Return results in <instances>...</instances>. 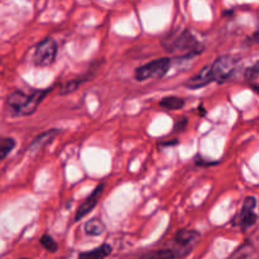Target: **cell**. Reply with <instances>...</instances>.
<instances>
[{"mask_svg": "<svg viewBox=\"0 0 259 259\" xmlns=\"http://www.w3.org/2000/svg\"><path fill=\"white\" fill-rule=\"evenodd\" d=\"M245 76H247L248 80H254L259 76V63H255L254 66L249 67L245 72Z\"/></svg>", "mask_w": 259, "mask_h": 259, "instance_id": "19", "label": "cell"}, {"mask_svg": "<svg viewBox=\"0 0 259 259\" xmlns=\"http://www.w3.org/2000/svg\"><path fill=\"white\" fill-rule=\"evenodd\" d=\"M88 78H89V77L82 78V80H80V78H78V80L68 81L67 83H65V85H63V86H61V91H60V94H61V95H67V94L73 93V91L77 90L78 86H80L81 83L83 82V81L88 80Z\"/></svg>", "mask_w": 259, "mask_h": 259, "instance_id": "17", "label": "cell"}, {"mask_svg": "<svg viewBox=\"0 0 259 259\" xmlns=\"http://www.w3.org/2000/svg\"><path fill=\"white\" fill-rule=\"evenodd\" d=\"M212 81L214 80H212L211 68H210V66H206V67L202 68L199 73L192 76V77L185 83V85H186L189 89H200L209 85V83L212 82Z\"/></svg>", "mask_w": 259, "mask_h": 259, "instance_id": "9", "label": "cell"}, {"mask_svg": "<svg viewBox=\"0 0 259 259\" xmlns=\"http://www.w3.org/2000/svg\"><path fill=\"white\" fill-rule=\"evenodd\" d=\"M15 141L10 137H2L0 138V161L7 158L15 147Z\"/></svg>", "mask_w": 259, "mask_h": 259, "instance_id": "14", "label": "cell"}, {"mask_svg": "<svg viewBox=\"0 0 259 259\" xmlns=\"http://www.w3.org/2000/svg\"><path fill=\"white\" fill-rule=\"evenodd\" d=\"M103 192H104V185L100 184L99 186H96V189L89 195L88 197L85 199V201L78 206L77 211H76L75 215V222H78L80 219H82L83 217L89 214L90 211H93L94 207L99 204L100 201L101 196H103Z\"/></svg>", "mask_w": 259, "mask_h": 259, "instance_id": "8", "label": "cell"}, {"mask_svg": "<svg viewBox=\"0 0 259 259\" xmlns=\"http://www.w3.org/2000/svg\"><path fill=\"white\" fill-rule=\"evenodd\" d=\"M255 205H257V201L253 196L245 197L244 202H243L242 211H240L239 215V224L243 229H248V228L253 227V225L257 223V214L254 212Z\"/></svg>", "mask_w": 259, "mask_h": 259, "instance_id": "7", "label": "cell"}, {"mask_svg": "<svg viewBox=\"0 0 259 259\" xmlns=\"http://www.w3.org/2000/svg\"><path fill=\"white\" fill-rule=\"evenodd\" d=\"M111 250L113 249H111V247L109 244H101L100 247L95 248V249L91 250V252L80 253L78 257L82 259H101L108 257L111 253Z\"/></svg>", "mask_w": 259, "mask_h": 259, "instance_id": "11", "label": "cell"}, {"mask_svg": "<svg viewBox=\"0 0 259 259\" xmlns=\"http://www.w3.org/2000/svg\"><path fill=\"white\" fill-rule=\"evenodd\" d=\"M238 66L237 58L232 56H220L210 65L211 68L212 80L218 83H223L232 77L233 73L235 72Z\"/></svg>", "mask_w": 259, "mask_h": 259, "instance_id": "4", "label": "cell"}, {"mask_svg": "<svg viewBox=\"0 0 259 259\" xmlns=\"http://www.w3.org/2000/svg\"><path fill=\"white\" fill-rule=\"evenodd\" d=\"M200 238H201V235L196 230L182 229L180 232H177V234L175 235V243L179 247L180 255L184 257L187 253L191 252L192 248L199 243Z\"/></svg>", "mask_w": 259, "mask_h": 259, "instance_id": "6", "label": "cell"}, {"mask_svg": "<svg viewBox=\"0 0 259 259\" xmlns=\"http://www.w3.org/2000/svg\"><path fill=\"white\" fill-rule=\"evenodd\" d=\"M85 232L86 234L91 235V237H96V235H100L105 232V224L99 218H94V219L86 222Z\"/></svg>", "mask_w": 259, "mask_h": 259, "instance_id": "13", "label": "cell"}, {"mask_svg": "<svg viewBox=\"0 0 259 259\" xmlns=\"http://www.w3.org/2000/svg\"><path fill=\"white\" fill-rule=\"evenodd\" d=\"M51 90L52 89L37 90L34 93L29 94V95L24 94L23 91H14V93L8 96L7 104L15 115H32Z\"/></svg>", "mask_w": 259, "mask_h": 259, "instance_id": "2", "label": "cell"}, {"mask_svg": "<svg viewBox=\"0 0 259 259\" xmlns=\"http://www.w3.org/2000/svg\"><path fill=\"white\" fill-rule=\"evenodd\" d=\"M164 48L168 52L176 55L179 58H189L202 52V45L186 29L171 32L162 40Z\"/></svg>", "mask_w": 259, "mask_h": 259, "instance_id": "1", "label": "cell"}, {"mask_svg": "<svg viewBox=\"0 0 259 259\" xmlns=\"http://www.w3.org/2000/svg\"><path fill=\"white\" fill-rule=\"evenodd\" d=\"M57 51V43L52 38H46V39H43L35 47L34 56H33L34 65L38 66V67H47V66H51L55 62Z\"/></svg>", "mask_w": 259, "mask_h": 259, "instance_id": "5", "label": "cell"}, {"mask_svg": "<svg viewBox=\"0 0 259 259\" xmlns=\"http://www.w3.org/2000/svg\"><path fill=\"white\" fill-rule=\"evenodd\" d=\"M254 255V249L250 244H243L238 248L230 257L232 258H250Z\"/></svg>", "mask_w": 259, "mask_h": 259, "instance_id": "15", "label": "cell"}, {"mask_svg": "<svg viewBox=\"0 0 259 259\" xmlns=\"http://www.w3.org/2000/svg\"><path fill=\"white\" fill-rule=\"evenodd\" d=\"M171 68L169 58H159L151 61L136 70V78L138 81H147L151 78H162Z\"/></svg>", "mask_w": 259, "mask_h": 259, "instance_id": "3", "label": "cell"}, {"mask_svg": "<svg viewBox=\"0 0 259 259\" xmlns=\"http://www.w3.org/2000/svg\"><path fill=\"white\" fill-rule=\"evenodd\" d=\"M58 134H60V131H58V129H50V131L39 134L29 146V151H37V149L43 148V147H46L47 144H50L51 142L55 141V138Z\"/></svg>", "mask_w": 259, "mask_h": 259, "instance_id": "10", "label": "cell"}, {"mask_svg": "<svg viewBox=\"0 0 259 259\" xmlns=\"http://www.w3.org/2000/svg\"><path fill=\"white\" fill-rule=\"evenodd\" d=\"M148 258H177L180 257L179 253H177L176 249H162L158 250L156 253H151V254L147 255Z\"/></svg>", "mask_w": 259, "mask_h": 259, "instance_id": "18", "label": "cell"}, {"mask_svg": "<svg viewBox=\"0 0 259 259\" xmlns=\"http://www.w3.org/2000/svg\"><path fill=\"white\" fill-rule=\"evenodd\" d=\"M186 104L185 99L179 98V96H166L159 101V106L166 110H180Z\"/></svg>", "mask_w": 259, "mask_h": 259, "instance_id": "12", "label": "cell"}, {"mask_svg": "<svg viewBox=\"0 0 259 259\" xmlns=\"http://www.w3.org/2000/svg\"><path fill=\"white\" fill-rule=\"evenodd\" d=\"M39 242H40V245H42V247L45 248V249L47 250V252L56 253L58 250L57 243L55 242V239H53V238L51 237V235H48V234L43 235V237L40 238Z\"/></svg>", "mask_w": 259, "mask_h": 259, "instance_id": "16", "label": "cell"}]
</instances>
